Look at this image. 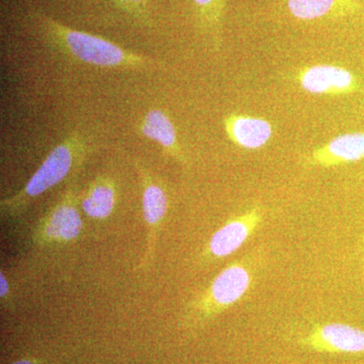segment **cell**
<instances>
[{"instance_id":"6da1fadb","label":"cell","mask_w":364,"mask_h":364,"mask_svg":"<svg viewBox=\"0 0 364 364\" xmlns=\"http://www.w3.org/2000/svg\"><path fill=\"white\" fill-rule=\"evenodd\" d=\"M30 21L48 48L64 58L107 69L144 71L156 68V60L136 54L111 41L74 30L47 14L32 13Z\"/></svg>"},{"instance_id":"7a4b0ae2","label":"cell","mask_w":364,"mask_h":364,"mask_svg":"<svg viewBox=\"0 0 364 364\" xmlns=\"http://www.w3.org/2000/svg\"><path fill=\"white\" fill-rule=\"evenodd\" d=\"M90 139L80 131H73L55 146L37 171L21 191L0 202V215L4 221H14L25 214L33 200L75 176L91 152Z\"/></svg>"},{"instance_id":"3957f363","label":"cell","mask_w":364,"mask_h":364,"mask_svg":"<svg viewBox=\"0 0 364 364\" xmlns=\"http://www.w3.org/2000/svg\"><path fill=\"white\" fill-rule=\"evenodd\" d=\"M77 174L60 196L57 203L46 212L32 231V242L38 247L63 246L77 240L83 230L82 218L79 212L81 195Z\"/></svg>"},{"instance_id":"277c9868","label":"cell","mask_w":364,"mask_h":364,"mask_svg":"<svg viewBox=\"0 0 364 364\" xmlns=\"http://www.w3.org/2000/svg\"><path fill=\"white\" fill-rule=\"evenodd\" d=\"M251 284V274L241 263H234L213 280L191 310L198 320L208 321L240 301Z\"/></svg>"},{"instance_id":"5b68a950","label":"cell","mask_w":364,"mask_h":364,"mask_svg":"<svg viewBox=\"0 0 364 364\" xmlns=\"http://www.w3.org/2000/svg\"><path fill=\"white\" fill-rule=\"evenodd\" d=\"M135 165L142 189L144 221L148 230L147 248L139 267L145 268L154 255L160 229L168 212L169 202L166 191L154 178L149 168L141 161H136Z\"/></svg>"},{"instance_id":"8992f818","label":"cell","mask_w":364,"mask_h":364,"mask_svg":"<svg viewBox=\"0 0 364 364\" xmlns=\"http://www.w3.org/2000/svg\"><path fill=\"white\" fill-rule=\"evenodd\" d=\"M301 346L324 353L364 352V331L340 323L317 326L299 340Z\"/></svg>"},{"instance_id":"52a82bcc","label":"cell","mask_w":364,"mask_h":364,"mask_svg":"<svg viewBox=\"0 0 364 364\" xmlns=\"http://www.w3.org/2000/svg\"><path fill=\"white\" fill-rule=\"evenodd\" d=\"M299 85L312 95H346L359 90V82L351 71L343 67L318 64L299 71Z\"/></svg>"},{"instance_id":"ba28073f","label":"cell","mask_w":364,"mask_h":364,"mask_svg":"<svg viewBox=\"0 0 364 364\" xmlns=\"http://www.w3.org/2000/svg\"><path fill=\"white\" fill-rule=\"evenodd\" d=\"M261 222L262 213L258 207L230 220L213 235L203 254L214 259L231 255L247 241Z\"/></svg>"},{"instance_id":"9c48e42d","label":"cell","mask_w":364,"mask_h":364,"mask_svg":"<svg viewBox=\"0 0 364 364\" xmlns=\"http://www.w3.org/2000/svg\"><path fill=\"white\" fill-rule=\"evenodd\" d=\"M228 139L247 150L264 147L273 136L272 124L262 117L229 114L223 119Z\"/></svg>"},{"instance_id":"30bf717a","label":"cell","mask_w":364,"mask_h":364,"mask_svg":"<svg viewBox=\"0 0 364 364\" xmlns=\"http://www.w3.org/2000/svg\"><path fill=\"white\" fill-rule=\"evenodd\" d=\"M364 158V133L343 134L313 150L306 161L313 166L333 167Z\"/></svg>"},{"instance_id":"8fae6325","label":"cell","mask_w":364,"mask_h":364,"mask_svg":"<svg viewBox=\"0 0 364 364\" xmlns=\"http://www.w3.org/2000/svg\"><path fill=\"white\" fill-rule=\"evenodd\" d=\"M139 135L154 141L161 146L165 154L186 165V157L178 142L176 129L168 114L159 109L147 112L136 127Z\"/></svg>"},{"instance_id":"7c38bea8","label":"cell","mask_w":364,"mask_h":364,"mask_svg":"<svg viewBox=\"0 0 364 364\" xmlns=\"http://www.w3.org/2000/svg\"><path fill=\"white\" fill-rule=\"evenodd\" d=\"M117 196L116 179L109 174H100L88 184L85 195L81 196V210L90 219L104 221L114 214Z\"/></svg>"},{"instance_id":"4fadbf2b","label":"cell","mask_w":364,"mask_h":364,"mask_svg":"<svg viewBox=\"0 0 364 364\" xmlns=\"http://www.w3.org/2000/svg\"><path fill=\"white\" fill-rule=\"evenodd\" d=\"M360 0H287V9L294 18L313 21L352 13Z\"/></svg>"},{"instance_id":"5bb4252c","label":"cell","mask_w":364,"mask_h":364,"mask_svg":"<svg viewBox=\"0 0 364 364\" xmlns=\"http://www.w3.org/2000/svg\"><path fill=\"white\" fill-rule=\"evenodd\" d=\"M196 18L203 33L219 49L221 45L223 21L226 0H191Z\"/></svg>"},{"instance_id":"9a60e30c","label":"cell","mask_w":364,"mask_h":364,"mask_svg":"<svg viewBox=\"0 0 364 364\" xmlns=\"http://www.w3.org/2000/svg\"><path fill=\"white\" fill-rule=\"evenodd\" d=\"M111 1L117 9L130 16L136 23L145 26H150V0H111Z\"/></svg>"},{"instance_id":"2e32d148","label":"cell","mask_w":364,"mask_h":364,"mask_svg":"<svg viewBox=\"0 0 364 364\" xmlns=\"http://www.w3.org/2000/svg\"><path fill=\"white\" fill-rule=\"evenodd\" d=\"M11 284L7 279L6 273L0 272V299H1V306L6 310H14V303L13 294L11 291Z\"/></svg>"},{"instance_id":"e0dca14e","label":"cell","mask_w":364,"mask_h":364,"mask_svg":"<svg viewBox=\"0 0 364 364\" xmlns=\"http://www.w3.org/2000/svg\"><path fill=\"white\" fill-rule=\"evenodd\" d=\"M11 364H37L36 361L31 360V359H21V360L16 361V363Z\"/></svg>"}]
</instances>
